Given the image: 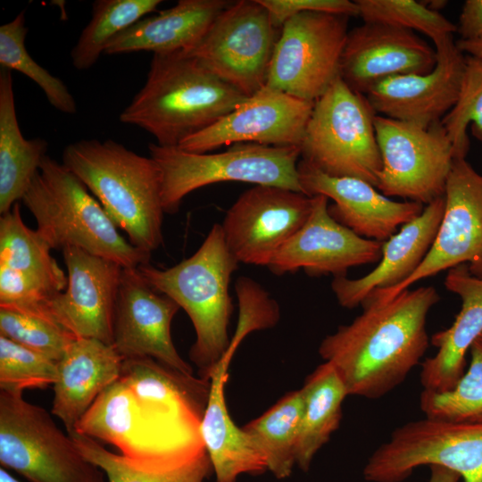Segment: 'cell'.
<instances>
[{
    "label": "cell",
    "mask_w": 482,
    "mask_h": 482,
    "mask_svg": "<svg viewBox=\"0 0 482 482\" xmlns=\"http://www.w3.org/2000/svg\"><path fill=\"white\" fill-rule=\"evenodd\" d=\"M122 361L112 345L97 339L79 337L69 345L57 362L51 410L67 433L75 430L96 399L118 380Z\"/></svg>",
    "instance_id": "obj_25"
},
{
    "label": "cell",
    "mask_w": 482,
    "mask_h": 482,
    "mask_svg": "<svg viewBox=\"0 0 482 482\" xmlns=\"http://www.w3.org/2000/svg\"><path fill=\"white\" fill-rule=\"evenodd\" d=\"M161 0H97L92 18L81 31L71 52L72 65L79 71L90 69L104 54L108 44L148 13Z\"/></svg>",
    "instance_id": "obj_32"
},
{
    "label": "cell",
    "mask_w": 482,
    "mask_h": 482,
    "mask_svg": "<svg viewBox=\"0 0 482 482\" xmlns=\"http://www.w3.org/2000/svg\"><path fill=\"white\" fill-rule=\"evenodd\" d=\"M48 143L43 138L26 139L16 115L12 76L0 69V213L9 212L21 200L43 159Z\"/></svg>",
    "instance_id": "obj_28"
},
{
    "label": "cell",
    "mask_w": 482,
    "mask_h": 482,
    "mask_svg": "<svg viewBox=\"0 0 482 482\" xmlns=\"http://www.w3.org/2000/svg\"><path fill=\"white\" fill-rule=\"evenodd\" d=\"M230 4L226 0H179L174 6L145 16L122 31L108 44L104 54L189 52Z\"/></svg>",
    "instance_id": "obj_27"
},
{
    "label": "cell",
    "mask_w": 482,
    "mask_h": 482,
    "mask_svg": "<svg viewBox=\"0 0 482 482\" xmlns=\"http://www.w3.org/2000/svg\"><path fill=\"white\" fill-rule=\"evenodd\" d=\"M445 196L426 205L422 213L401 227L383 242L378 266L359 278H334L331 289L345 308L362 305L375 290L394 288L407 280L429 252L438 231L445 210Z\"/></svg>",
    "instance_id": "obj_23"
},
{
    "label": "cell",
    "mask_w": 482,
    "mask_h": 482,
    "mask_svg": "<svg viewBox=\"0 0 482 482\" xmlns=\"http://www.w3.org/2000/svg\"><path fill=\"white\" fill-rule=\"evenodd\" d=\"M89 192L62 162L46 155L21 200L51 249L78 247L125 269L149 263L152 254L125 240Z\"/></svg>",
    "instance_id": "obj_6"
},
{
    "label": "cell",
    "mask_w": 482,
    "mask_h": 482,
    "mask_svg": "<svg viewBox=\"0 0 482 482\" xmlns=\"http://www.w3.org/2000/svg\"><path fill=\"white\" fill-rule=\"evenodd\" d=\"M51 247L37 230L27 227L16 203L0 218V267L35 282L55 295L67 287L68 277L51 255Z\"/></svg>",
    "instance_id": "obj_30"
},
{
    "label": "cell",
    "mask_w": 482,
    "mask_h": 482,
    "mask_svg": "<svg viewBox=\"0 0 482 482\" xmlns=\"http://www.w3.org/2000/svg\"><path fill=\"white\" fill-rule=\"evenodd\" d=\"M428 482H460L458 473L439 465H431Z\"/></svg>",
    "instance_id": "obj_42"
},
{
    "label": "cell",
    "mask_w": 482,
    "mask_h": 482,
    "mask_svg": "<svg viewBox=\"0 0 482 482\" xmlns=\"http://www.w3.org/2000/svg\"><path fill=\"white\" fill-rule=\"evenodd\" d=\"M374 126L382 159L376 188L423 205L445 196L454 153L442 122L425 129L377 114Z\"/></svg>",
    "instance_id": "obj_11"
},
{
    "label": "cell",
    "mask_w": 482,
    "mask_h": 482,
    "mask_svg": "<svg viewBox=\"0 0 482 482\" xmlns=\"http://www.w3.org/2000/svg\"><path fill=\"white\" fill-rule=\"evenodd\" d=\"M303 411V394L300 388L287 393L243 427L264 455L268 470L278 479L288 478L295 465Z\"/></svg>",
    "instance_id": "obj_31"
},
{
    "label": "cell",
    "mask_w": 482,
    "mask_h": 482,
    "mask_svg": "<svg viewBox=\"0 0 482 482\" xmlns=\"http://www.w3.org/2000/svg\"><path fill=\"white\" fill-rule=\"evenodd\" d=\"M246 98L187 52L155 54L144 86L119 119L147 131L160 145L178 146Z\"/></svg>",
    "instance_id": "obj_3"
},
{
    "label": "cell",
    "mask_w": 482,
    "mask_h": 482,
    "mask_svg": "<svg viewBox=\"0 0 482 482\" xmlns=\"http://www.w3.org/2000/svg\"><path fill=\"white\" fill-rule=\"evenodd\" d=\"M437 62L432 48L414 31L380 22L349 30L340 62V79L365 95L377 82L397 75L427 74Z\"/></svg>",
    "instance_id": "obj_21"
},
{
    "label": "cell",
    "mask_w": 482,
    "mask_h": 482,
    "mask_svg": "<svg viewBox=\"0 0 482 482\" xmlns=\"http://www.w3.org/2000/svg\"><path fill=\"white\" fill-rule=\"evenodd\" d=\"M0 482H21L12 476L4 468L0 469Z\"/></svg>",
    "instance_id": "obj_44"
},
{
    "label": "cell",
    "mask_w": 482,
    "mask_h": 482,
    "mask_svg": "<svg viewBox=\"0 0 482 482\" xmlns=\"http://www.w3.org/2000/svg\"><path fill=\"white\" fill-rule=\"evenodd\" d=\"M268 12L273 24L280 29L292 17L316 12L348 17L359 16L355 1L349 0H258Z\"/></svg>",
    "instance_id": "obj_40"
},
{
    "label": "cell",
    "mask_w": 482,
    "mask_h": 482,
    "mask_svg": "<svg viewBox=\"0 0 482 482\" xmlns=\"http://www.w3.org/2000/svg\"><path fill=\"white\" fill-rule=\"evenodd\" d=\"M98 200L137 248L151 253L162 244L164 210L157 163L107 139L69 144L62 162Z\"/></svg>",
    "instance_id": "obj_4"
},
{
    "label": "cell",
    "mask_w": 482,
    "mask_h": 482,
    "mask_svg": "<svg viewBox=\"0 0 482 482\" xmlns=\"http://www.w3.org/2000/svg\"><path fill=\"white\" fill-rule=\"evenodd\" d=\"M280 31L258 0L231 2L187 53L249 97L267 84Z\"/></svg>",
    "instance_id": "obj_12"
},
{
    "label": "cell",
    "mask_w": 482,
    "mask_h": 482,
    "mask_svg": "<svg viewBox=\"0 0 482 482\" xmlns=\"http://www.w3.org/2000/svg\"><path fill=\"white\" fill-rule=\"evenodd\" d=\"M0 462L30 482H108L44 408L0 391Z\"/></svg>",
    "instance_id": "obj_9"
},
{
    "label": "cell",
    "mask_w": 482,
    "mask_h": 482,
    "mask_svg": "<svg viewBox=\"0 0 482 482\" xmlns=\"http://www.w3.org/2000/svg\"><path fill=\"white\" fill-rule=\"evenodd\" d=\"M232 358L225 353L209 378L210 393L200 425L216 482H236L242 475L268 470L259 447L243 428L235 424L228 410L225 386Z\"/></svg>",
    "instance_id": "obj_26"
},
{
    "label": "cell",
    "mask_w": 482,
    "mask_h": 482,
    "mask_svg": "<svg viewBox=\"0 0 482 482\" xmlns=\"http://www.w3.org/2000/svg\"><path fill=\"white\" fill-rule=\"evenodd\" d=\"M314 198L272 186L242 193L220 224L226 245L239 263L268 266L309 219Z\"/></svg>",
    "instance_id": "obj_15"
},
{
    "label": "cell",
    "mask_w": 482,
    "mask_h": 482,
    "mask_svg": "<svg viewBox=\"0 0 482 482\" xmlns=\"http://www.w3.org/2000/svg\"><path fill=\"white\" fill-rule=\"evenodd\" d=\"M439 465L463 482H482V422H453L425 417L395 428L369 457V482H402L420 466Z\"/></svg>",
    "instance_id": "obj_10"
},
{
    "label": "cell",
    "mask_w": 482,
    "mask_h": 482,
    "mask_svg": "<svg viewBox=\"0 0 482 482\" xmlns=\"http://www.w3.org/2000/svg\"><path fill=\"white\" fill-rule=\"evenodd\" d=\"M437 62L427 74L397 75L374 84L364 95L378 115L428 128L455 105L466 55L449 36L435 45Z\"/></svg>",
    "instance_id": "obj_18"
},
{
    "label": "cell",
    "mask_w": 482,
    "mask_h": 482,
    "mask_svg": "<svg viewBox=\"0 0 482 482\" xmlns=\"http://www.w3.org/2000/svg\"><path fill=\"white\" fill-rule=\"evenodd\" d=\"M348 16L307 12L281 28L266 86L315 102L340 78Z\"/></svg>",
    "instance_id": "obj_13"
},
{
    "label": "cell",
    "mask_w": 482,
    "mask_h": 482,
    "mask_svg": "<svg viewBox=\"0 0 482 482\" xmlns=\"http://www.w3.org/2000/svg\"><path fill=\"white\" fill-rule=\"evenodd\" d=\"M470 351L469 368L452 389L421 392L420 407L426 417L453 422H482V343L476 340Z\"/></svg>",
    "instance_id": "obj_34"
},
{
    "label": "cell",
    "mask_w": 482,
    "mask_h": 482,
    "mask_svg": "<svg viewBox=\"0 0 482 482\" xmlns=\"http://www.w3.org/2000/svg\"><path fill=\"white\" fill-rule=\"evenodd\" d=\"M79 452L91 462L100 467L108 482H204L212 470L207 453L181 468L154 472L142 470L129 464L120 454L105 449L102 444L73 430L67 433Z\"/></svg>",
    "instance_id": "obj_35"
},
{
    "label": "cell",
    "mask_w": 482,
    "mask_h": 482,
    "mask_svg": "<svg viewBox=\"0 0 482 482\" xmlns=\"http://www.w3.org/2000/svg\"><path fill=\"white\" fill-rule=\"evenodd\" d=\"M445 210L434 243L416 271L401 285L372 291L363 303H384L419 280L460 264L482 278V174L455 158L445 193Z\"/></svg>",
    "instance_id": "obj_14"
},
{
    "label": "cell",
    "mask_w": 482,
    "mask_h": 482,
    "mask_svg": "<svg viewBox=\"0 0 482 482\" xmlns=\"http://www.w3.org/2000/svg\"><path fill=\"white\" fill-rule=\"evenodd\" d=\"M62 252L68 270V284L64 292L48 301L50 313L76 338H93L112 345L124 268L78 247H66Z\"/></svg>",
    "instance_id": "obj_17"
},
{
    "label": "cell",
    "mask_w": 482,
    "mask_h": 482,
    "mask_svg": "<svg viewBox=\"0 0 482 482\" xmlns=\"http://www.w3.org/2000/svg\"><path fill=\"white\" fill-rule=\"evenodd\" d=\"M363 22H380L417 30L428 36L436 45L457 32V25L439 12L414 0H356Z\"/></svg>",
    "instance_id": "obj_37"
},
{
    "label": "cell",
    "mask_w": 482,
    "mask_h": 482,
    "mask_svg": "<svg viewBox=\"0 0 482 482\" xmlns=\"http://www.w3.org/2000/svg\"><path fill=\"white\" fill-rule=\"evenodd\" d=\"M302 390L303 411L295 465L307 471L316 453L338 428L343 402L348 394L335 369L325 362L306 378Z\"/></svg>",
    "instance_id": "obj_29"
},
{
    "label": "cell",
    "mask_w": 482,
    "mask_h": 482,
    "mask_svg": "<svg viewBox=\"0 0 482 482\" xmlns=\"http://www.w3.org/2000/svg\"><path fill=\"white\" fill-rule=\"evenodd\" d=\"M179 309L173 299L153 288L137 268H124L115 310L113 348L123 360L149 357L194 375L171 338V321Z\"/></svg>",
    "instance_id": "obj_19"
},
{
    "label": "cell",
    "mask_w": 482,
    "mask_h": 482,
    "mask_svg": "<svg viewBox=\"0 0 482 482\" xmlns=\"http://www.w3.org/2000/svg\"><path fill=\"white\" fill-rule=\"evenodd\" d=\"M57 362L0 336V389L23 394L25 389L46 388L57 379Z\"/></svg>",
    "instance_id": "obj_39"
},
{
    "label": "cell",
    "mask_w": 482,
    "mask_h": 482,
    "mask_svg": "<svg viewBox=\"0 0 482 482\" xmlns=\"http://www.w3.org/2000/svg\"><path fill=\"white\" fill-rule=\"evenodd\" d=\"M297 170L303 193L332 199L334 203L328 208L330 216L367 239L387 240L398 227L419 217L425 208L412 201H394L362 179L325 174L303 159Z\"/></svg>",
    "instance_id": "obj_22"
},
{
    "label": "cell",
    "mask_w": 482,
    "mask_h": 482,
    "mask_svg": "<svg viewBox=\"0 0 482 482\" xmlns=\"http://www.w3.org/2000/svg\"><path fill=\"white\" fill-rule=\"evenodd\" d=\"M28 28L25 11L0 27V65L17 71L33 80L56 110L66 114L77 112L76 101L62 79L40 66L29 54L25 46Z\"/></svg>",
    "instance_id": "obj_33"
},
{
    "label": "cell",
    "mask_w": 482,
    "mask_h": 482,
    "mask_svg": "<svg viewBox=\"0 0 482 482\" xmlns=\"http://www.w3.org/2000/svg\"><path fill=\"white\" fill-rule=\"evenodd\" d=\"M439 300L428 286L405 289L384 303H364L362 313L321 341L319 353L348 395L378 399L406 378L428 348L427 317Z\"/></svg>",
    "instance_id": "obj_1"
},
{
    "label": "cell",
    "mask_w": 482,
    "mask_h": 482,
    "mask_svg": "<svg viewBox=\"0 0 482 482\" xmlns=\"http://www.w3.org/2000/svg\"><path fill=\"white\" fill-rule=\"evenodd\" d=\"M455 44L465 55L482 61V37L470 40L458 39Z\"/></svg>",
    "instance_id": "obj_43"
},
{
    "label": "cell",
    "mask_w": 482,
    "mask_h": 482,
    "mask_svg": "<svg viewBox=\"0 0 482 482\" xmlns=\"http://www.w3.org/2000/svg\"><path fill=\"white\" fill-rule=\"evenodd\" d=\"M478 340L480 341V342L482 343V333H481L480 336L478 337Z\"/></svg>",
    "instance_id": "obj_45"
},
{
    "label": "cell",
    "mask_w": 482,
    "mask_h": 482,
    "mask_svg": "<svg viewBox=\"0 0 482 482\" xmlns=\"http://www.w3.org/2000/svg\"><path fill=\"white\" fill-rule=\"evenodd\" d=\"M314 103L265 86L210 127L178 145L197 154L235 144L300 146Z\"/></svg>",
    "instance_id": "obj_16"
},
{
    "label": "cell",
    "mask_w": 482,
    "mask_h": 482,
    "mask_svg": "<svg viewBox=\"0 0 482 482\" xmlns=\"http://www.w3.org/2000/svg\"><path fill=\"white\" fill-rule=\"evenodd\" d=\"M148 150L161 171L164 212H177L187 195L220 182H245L303 193L297 170L299 146L245 143L220 153L197 154L152 143Z\"/></svg>",
    "instance_id": "obj_7"
},
{
    "label": "cell",
    "mask_w": 482,
    "mask_h": 482,
    "mask_svg": "<svg viewBox=\"0 0 482 482\" xmlns=\"http://www.w3.org/2000/svg\"><path fill=\"white\" fill-rule=\"evenodd\" d=\"M453 145L454 159L466 158L470 150L468 128L482 142V61L466 55L458 100L441 120Z\"/></svg>",
    "instance_id": "obj_38"
},
{
    "label": "cell",
    "mask_w": 482,
    "mask_h": 482,
    "mask_svg": "<svg viewBox=\"0 0 482 482\" xmlns=\"http://www.w3.org/2000/svg\"><path fill=\"white\" fill-rule=\"evenodd\" d=\"M0 336L58 362L76 339L52 316L0 305Z\"/></svg>",
    "instance_id": "obj_36"
},
{
    "label": "cell",
    "mask_w": 482,
    "mask_h": 482,
    "mask_svg": "<svg viewBox=\"0 0 482 482\" xmlns=\"http://www.w3.org/2000/svg\"><path fill=\"white\" fill-rule=\"evenodd\" d=\"M376 115L366 96L339 78L314 102L301 159L329 176L357 178L376 187L382 169Z\"/></svg>",
    "instance_id": "obj_8"
},
{
    "label": "cell",
    "mask_w": 482,
    "mask_h": 482,
    "mask_svg": "<svg viewBox=\"0 0 482 482\" xmlns=\"http://www.w3.org/2000/svg\"><path fill=\"white\" fill-rule=\"evenodd\" d=\"M460 39L470 40L482 37V0H466L457 25Z\"/></svg>",
    "instance_id": "obj_41"
},
{
    "label": "cell",
    "mask_w": 482,
    "mask_h": 482,
    "mask_svg": "<svg viewBox=\"0 0 482 482\" xmlns=\"http://www.w3.org/2000/svg\"><path fill=\"white\" fill-rule=\"evenodd\" d=\"M238 264L226 245L221 225L214 224L189 258L166 269L149 263L137 268L153 288L173 299L190 318L195 340L189 357L202 378L209 379L230 343L233 305L229 287Z\"/></svg>",
    "instance_id": "obj_5"
},
{
    "label": "cell",
    "mask_w": 482,
    "mask_h": 482,
    "mask_svg": "<svg viewBox=\"0 0 482 482\" xmlns=\"http://www.w3.org/2000/svg\"><path fill=\"white\" fill-rule=\"evenodd\" d=\"M201 421L175 407L137 398L118 378L96 399L75 430L114 445L135 468L164 472L207 453Z\"/></svg>",
    "instance_id": "obj_2"
},
{
    "label": "cell",
    "mask_w": 482,
    "mask_h": 482,
    "mask_svg": "<svg viewBox=\"0 0 482 482\" xmlns=\"http://www.w3.org/2000/svg\"><path fill=\"white\" fill-rule=\"evenodd\" d=\"M313 198L307 221L267 266L272 273L303 270L311 277H346L353 267L379 262L383 242L362 237L336 221L328 212V197Z\"/></svg>",
    "instance_id": "obj_20"
},
{
    "label": "cell",
    "mask_w": 482,
    "mask_h": 482,
    "mask_svg": "<svg viewBox=\"0 0 482 482\" xmlns=\"http://www.w3.org/2000/svg\"><path fill=\"white\" fill-rule=\"evenodd\" d=\"M446 289L458 295L461 307L453 324L432 335L436 354L421 364L423 390L452 389L465 371L466 354L482 333V278L472 275L468 264L448 270Z\"/></svg>",
    "instance_id": "obj_24"
}]
</instances>
